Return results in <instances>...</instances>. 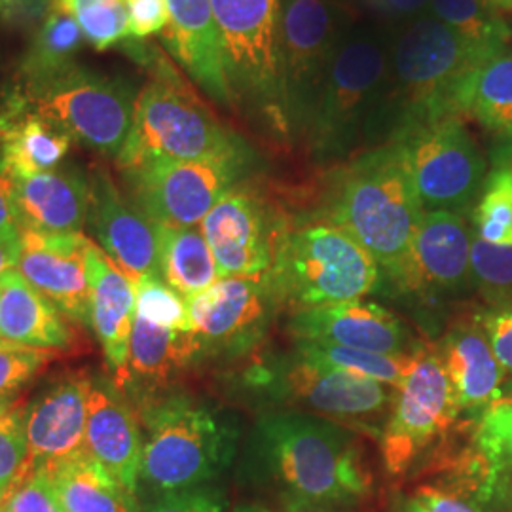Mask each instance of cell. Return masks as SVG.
I'll return each instance as SVG.
<instances>
[{
	"mask_svg": "<svg viewBox=\"0 0 512 512\" xmlns=\"http://www.w3.org/2000/svg\"><path fill=\"white\" fill-rule=\"evenodd\" d=\"M486 61L433 16L406 23L393 35L384 99L374 124H385L395 141L410 129L465 116L469 84Z\"/></svg>",
	"mask_w": 512,
	"mask_h": 512,
	"instance_id": "1",
	"label": "cell"
},
{
	"mask_svg": "<svg viewBox=\"0 0 512 512\" xmlns=\"http://www.w3.org/2000/svg\"><path fill=\"white\" fill-rule=\"evenodd\" d=\"M421 207L403 141L361 156L340 179L329 222L361 243L378 266L406 287Z\"/></svg>",
	"mask_w": 512,
	"mask_h": 512,
	"instance_id": "2",
	"label": "cell"
},
{
	"mask_svg": "<svg viewBox=\"0 0 512 512\" xmlns=\"http://www.w3.org/2000/svg\"><path fill=\"white\" fill-rule=\"evenodd\" d=\"M258 458L283 488L334 507H349L370 492V475L353 435L311 414H275L258 425Z\"/></svg>",
	"mask_w": 512,
	"mask_h": 512,
	"instance_id": "3",
	"label": "cell"
},
{
	"mask_svg": "<svg viewBox=\"0 0 512 512\" xmlns=\"http://www.w3.org/2000/svg\"><path fill=\"white\" fill-rule=\"evenodd\" d=\"M147 429L139 484L152 494L205 486L232 456L230 429L188 395L148 399L141 408Z\"/></svg>",
	"mask_w": 512,
	"mask_h": 512,
	"instance_id": "4",
	"label": "cell"
},
{
	"mask_svg": "<svg viewBox=\"0 0 512 512\" xmlns=\"http://www.w3.org/2000/svg\"><path fill=\"white\" fill-rule=\"evenodd\" d=\"M245 147L160 59L156 80L137 95L128 139L116 164L124 171L154 160H205Z\"/></svg>",
	"mask_w": 512,
	"mask_h": 512,
	"instance_id": "5",
	"label": "cell"
},
{
	"mask_svg": "<svg viewBox=\"0 0 512 512\" xmlns=\"http://www.w3.org/2000/svg\"><path fill=\"white\" fill-rule=\"evenodd\" d=\"M283 0H211L234 103L255 110L279 135H289L283 67Z\"/></svg>",
	"mask_w": 512,
	"mask_h": 512,
	"instance_id": "6",
	"label": "cell"
},
{
	"mask_svg": "<svg viewBox=\"0 0 512 512\" xmlns=\"http://www.w3.org/2000/svg\"><path fill=\"white\" fill-rule=\"evenodd\" d=\"M378 275L374 256L348 232L332 222H313L289 230L272 277L283 302L302 311L361 300Z\"/></svg>",
	"mask_w": 512,
	"mask_h": 512,
	"instance_id": "7",
	"label": "cell"
},
{
	"mask_svg": "<svg viewBox=\"0 0 512 512\" xmlns=\"http://www.w3.org/2000/svg\"><path fill=\"white\" fill-rule=\"evenodd\" d=\"M393 35L378 21H355L340 40L311 116V135L325 150L344 148L384 99Z\"/></svg>",
	"mask_w": 512,
	"mask_h": 512,
	"instance_id": "8",
	"label": "cell"
},
{
	"mask_svg": "<svg viewBox=\"0 0 512 512\" xmlns=\"http://www.w3.org/2000/svg\"><path fill=\"white\" fill-rule=\"evenodd\" d=\"M27 109L37 112L74 141L118 158L128 139L137 92L126 78L93 73L82 65L35 86H12Z\"/></svg>",
	"mask_w": 512,
	"mask_h": 512,
	"instance_id": "9",
	"label": "cell"
},
{
	"mask_svg": "<svg viewBox=\"0 0 512 512\" xmlns=\"http://www.w3.org/2000/svg\"><path fill=\"white\" fill-rule=\"evenodd\" d=\"M251 167L245 147L205 160H154L124 169L131 202L162 226L202 224L220 198L238 186Z\"/></svg>",
	"mask_w": 512,
	"mask_h": 512,
	"instance_id": "10",
	"label": "cell"
},
{
	"mask_svg": "<svg viewBox=\"0 0 512 512\" xmlns=\"http://www.w3.org/2000/svg\"><path fill=\"white\" fill-rule=\"evenodd\" d=\"M353 23L351 0L281 2V67L291 131L310 128L332 57Z\"/></svg>",
	"mask_w": 512,
	"mask_h": 512,
	"instance_id": "11",
	"label": "cell"
},
{
	"mask_svg": "<svg viewBox=\"0 0 512 512\" xmlns=\"http://www.w3.org/2000/svg\"><path fill=\"white\" fill-rule=\"evenodd\" d=\"M425 213L467 211L486 181V160L459 116L410 129L403 137Z\"/></svg>",
	"mask_w": 512,
	"mask_h": 512,
	"instance_id": "12",
	"label": "cell"
},
{
	"mask_svg": "<svg viewBox=\"0 0 512 512\" xmlns=\"http://www.w3.org/2000/svg\"><path fill=\"white\" fill-rule=\"evenodd\" d=\"M200 228L215 256L219 277L274 274L291 230L274 205L245 183L228 190Z\"/></svg>",
	"mask_w": 512,
	"mask_h": 512,
	"instance_id": "13",
	"label": "cell"
},
{
	"mask_svg": "<svg viewBox=\"0 0 512 512\" xmlns=\"http://www.w3.org/2000/svg\"><path fill=\"white\" fill-rule=\"evenodd\" d=\"M382 433L385 469L403 475L435 440L446 437L461 414L454 387L435 351H420Z\"/></svg>",
	"mask_w": 512,
	"mask_h": 512,
	"instance_id": "14",
	"label": "cell"
},
{
	"mask_svg": "<svg viewBox=\"0 0 512 512\" xmlns=\"http://www.w3.org/2000/svg\"><path fill=\"white\" fill-rule=\"evenodd\" d=\"M279 302L283 298L272 275L220 277L186 300L190 330L202 351L247 348L266 329Z\"/></svg>",
	"mask_w": 512,
	"mask_h": 512,
	"instance_id": "15",
	"label": "cell"
},
{
	"mask_svg": "<svg viewBox=\"0 0 512 512\" xmlns=\"http://www.w3.org/2000/svg\"><path fill=\"white\" fill-rule=\"evenodd\" d=\"M88 222L99 247L135 289L147 279H162L156 224L122 196L105 167L90 175Z\"/></svg>",
	"mask_w": 512,
	"mask_h": 512,
	"instance_id": "16",
	"label": "cell"
},
{
	"mask_svg": "<svg viewBox=\"0 0 512 512\" xmlns=\"http://www.w3.org/2000/svg\"><path fill=\"white\" fill-rule=\"evenodd\" d=\"M18 270L57 310L78 325H92L86 253L90 239L76 234L21 230Z\"/></svg>",
	"mask_w": 512,
	"mask_h": 512,
	"instance_id": "17",
	"label": "cell"
},
{
	"mask_svg": "<svg viewBox=\"0 0 512 512\" xmlns=\"http://www.w3.org/2000/svg\"><path fill=\"white\" fill-rule=\"evenodd\" d=\"M277 393L289 403L338 420H366L384 414L393 403L389 385L319 365L294 353L272 378Z\"/></svg>",
	"mask_w": 512,
	"mask_h": 512,
	"instance_id": "18",
	"label": "cell"
},
{
	"mask_svg": "<svg viewBox=\"0 0 512 512\" xmlns=\"http://www.w3.org/2000/svg\"><path fill=\"white\" fill-rule=\"evenodd\" d=\"M93 378L73 372L48 385L23 412L29 465L48 469L86 450Z\"/></svg>",
	"mask_w": 512,
	"mask_h": 512,
	"instance_id": "19",
	"label": "cell"
},
{
	"mask_svg": "<svg viewBox=\"0 0 512 512\" xmlns=\"http://www.w3.org/2000/svg\"><path fill=\"white\" fill-rule=\"evenodd\" d=\"M145 439L124 391L107 378H93L86 452L118 486L137 494Z\"/></svg>",
	"mask_w": 512,
	"mask_h": 512,
	"instance_id": "20",
	"label": "cell"
},
{
	"mask_svg": "<svg viewBox=\"0 0 512 512\" xmlns=\"http://www.w3.org/2000/svg\"><path fill=\"white\" fill-rule=\"evenodd\" d=\"M296 340L329 342L374 353H410L401 321L378 304L355 300L338 306L298 311L293 317Z\"/></svg>",
	"mask_w": 512,
	"mask_h": 512,
	"instance_id": "21",
	"label": "cell"
},
{
	"mask_svg": "<svg viewBox=\"0 0 512 512\" xmlns=\"http://www.w3.org/2000/svg\"><path fill=\"white\" fill-rule=\"evenodd\" d=\"M19 232H82L90 213V175L76 165L12 179Z\"/></svg>",
	"mask_w": 512,
	"mask_h": 512,
	"instance_id": "22",
	"label": "cell"
},
{
	"mask_svg": "<svg viewBox=\"0 0 512 512\" xmlns=\"http://www.w3.org/2000/svg\"><path fill=\"white\" fill-rule=\"evenodd\" d=\"M167 4L169 23L164 31L167 50L200 90L222 107H232L234 97L224 71L211 0H167Z\"/></svg>",
	"mask_w": 512,
	"mask_h": 512,
	"instance_id": "23",
	"label": "cell"
},
{
	"mask_svg": "<svg viewBox=\"0 0 512 512\" xmlns=\"http://www.w3.org/2000/svg\"><path fill=\"white\" fill-rule=\"evenodd\" d=\"M92 327L107 359L114 384L122 391L128 384L129 342L135 319V285L90 241L88 253Z\"/></svg>",
	"mask_w": 512,
	"mask_h": 512,
	"instance_id": "24",
	"label": "cell"
},
{
	"mask_svg": "<svg viewBox=\"0 0 512 512\" xmlns=\"http://www.w3.org/2000/svg\"><path fill=\"white\" fill-rule=\"evenodd\" d=\"M473 238L475 232L461 213H423L410 249L406 287H463L471 279Z\"/></svg>",
	"mask_w": 512,
	"mask_h": 512,
	"instance_id": "25",
	"label": "cell"
},
{
	"mask_svg": "<svg viewBox=\"0 0 512 512\" xmlns=\"http://www.w3.org/2000/svg\"><path fill=\"white\" fill-rule=\"evenodd\" d=\"M0 340L59 351L73 346L74 334L61 311L14 268L0 279Z\"/></svg>",
	"mask_w": 512,
	"mask_h": 512,
	"instance_id": "26",
	"label": "cell"
},
{
	"mask_svg": "<svg viewBox=\"0 0 512 512\" xmlns=\"http://www.w3.org/2000/svg\"><path fill=\"white\" fill-rule=\"evenodd\" d=\"M459 408L478 412L503 397L505 370L497 363L486 332L475 321L452 330L439 353Z\"/></svg>",
	"mask_w": 512,
	"mask_h": 512,
	"instance_id": "27",
	"label": "cell"
},
{
	"mask_svg": "<svg viewBox=\"0 0 512 512\" xmlns=\"http://www.w3.org/2000/svg\"><path fill=\"white\" fill-rule=\"evenodd\" d=\"M202 351L194 332L169 330L141 317L133 319L129 342L128 385L156 391L190 365ZM124 387V389H126Z\"/></svg>",
	"mask_w": 512,
	"mask_h": 512,
	"instance_id": "28",
	"label": "cell"
},
{
	"mask_svg": "<svg viewBox=\"0 0 512 512\" xmlns=\"http://www.w3.org/2000/svg\"><path fill=\"white\" fill-rule=\"evenodd\" d=\"M465 114L497 141V164L512 160V46L476 71L465 95Z\"/></svg>",
	"mask_w": 512,
	"mask_h": 512,
	"instance_id": "29",
	"label": "cell"
},
{
	"mask_svg": "<svg viewBox=\"0 0 512 512\" xmlns=\"http://www.w3.org/2000/svg\"><path fill=\"white\" fill-rule=\"evenodd\" d=\"M73 145V137L37 112H25L0 131L2 162L12 179L54 171Z\"/></svg>",
	"mask_w": 512,
	"mask_h": 512,
	"instance_id": "30",
	"label": "cell"
},
{
	"mask_svg": "<svg viewBox=\"0 0 512 512\" xmlns=\"http://www.w3.org/2000/svg\"><path fill=\"white\" fill-rule=\"evenodd\" d=\"M46 471L67 512H126L137 499L84 450Z\"/></svg>",
	"mask_w": 512,
	"mask_h": 512,
	"instance_id": "31",
	"label": "cell"
},
{
	"mask_svg": "<svg viewBox=\"0 0 512 512\" xmlns=\"http://www.w3.org/2000/svg\"><path fill=\"white\" fill-rule=\"evenodd\" d=\"M160 277L184 300L202 293L219 277L202 228H177L156 224Z\"/></svg>",
	"mask_w": 512,
	"mask_h": 512,
	"instance_id": "32",
	"label": "cell"
},
{
	"mask_svg": "<svg viewBox=\"0 0 512 512\" xmlns=\"http://www.w3.org/2000/svg\"><path fill=\"white\" fill-rule=\"evenodd\" d=\"M86 38L69 12L59 4L33 29L29 46L21 55L14 84L19 88L46 82L76 65V55Z\"/></svg>",
	"mask_w": 512,
	"mask_h": 512,
	"instance_id": "33",
	"label": "cell"
},
{
	"mask_svg": "<svg viewBox=\"0 0 512 512\" xmlns=\"http://www.w3.org/2000/svg\"><path fill=\"white\" fill-rule=\"evenodd\" d=\"M418 353L420 351L389 355V353L342 348L329 342H308V340H298L296 344V355L302 359L389 385L395 391L403 387L404 380L416 365Z\"/></svg>",
	"mask_w": 512,
	"mask_h": 512,
	"instance_id": "34",
	"label": "cell"
},
{
	"mask_svg": "<svg viewBox=\"0 0 512 512\" xmlns=\"http://www.w3.org/2000/svg\"><path fill=\"white\" fill-rule=\"evenodd\" d=\"M427 16L448 25L488 59L511 42L509 23L486 0H431Z\"/></svg>",
	"mask_w": 512,
	"mask_h": 512,
	"instance_id": "35",
	"label": "cell"
},
{
	"mask_svg": "<svg viewBox=\"0 0 512 512\" xmlns=\"http://www.w3.org/2000/svg\"><path fill=\"white\" fill-rule=\"evenodd\" d=\"M476 236L494 245H512V160L495 164L473 209Z\"/></svg>",
	"mask_w": 512,
	"mask_h": 512,
	"instance_id": "36",
	"label": "cell"
},
{
	"mask_svg": "<svg viewBox=\"0 0 512 512\" xmlns=\"http://www.w3.org/2000/svg\"><path fill=\"white\" fill-rule=\"evenodd\" d=\"M57 4L73 16L86 42L99 52L131 37L126 0H57Z\"/></svg>",
	"mask_w": 512,
	"mask_h": 512,
	"instance_id": "37",
	"label": "cell"
},
{
	"mask_svg": "<svg viewBox=\"0 0 512 512\" xmlns=\"http://www.w3.org/2000/svg\"><path fill=\"white\" fill-rule=\"evenodd\" d=\"M29 467L23 412L14 399H4L0 401V495L10 494Z\"/></svg>",
	"mask_w": 512,
	"mask_h": 512,
	"instance_id": "38",
	"label": "cell"
},
{
	"mask_svg": "<svg viewBox=\"0 0 512 512\" xmlns=\"http://www.w3.org/2000/svg\"><path fill=\"white\" fill-rule=\"evenodd\" d=\"M135 317L169 330H190L186 300L164 279H147L135 289Z\"/></svg>",
	"mask_w": 512,
	"mask_h": 512,
	"instance_id": "39",
	"label": "cell"
},
{
	"mask_svg": "<svg viewBox=\"0 0 512 512\" xmlns=\"http://www.w3.org/2000/svg\"><path fill=\"white\" fill-rule=\"evenodd\" d=\"M471 275L495 300L512 293V245H494L475 234L471 247Z\"/></svg>",
	"mask_w": 512,
	"mask_h": 512,
	"instance_id": "40",
	"label": "cell"
},
{
	"mask_svg": "<svg viewBox=\"0 0 512 512\" xmlns=\"http://www.w3.org/2000/svg\"><path fill=\"white\" fill-rule=\"evenodd\" d=\"M0 512H67L46 471L33 469L4 497Z\"/></svg>",
	"mask_w": 512,
	"mask_h": 512,
	"instance_id": "41",
	"label": "cell"
},
{
	"mask_svg": "<svg viewBox=\"0 0 512 512\" xmlns=\"http://www.w3.org/2000/svg\"><path fill=\"white\" fill-rule=\"evenodd\" d=\"M55 351L0 344V401L12 399L40 368L52 361Z\"/></svg>",
	"mask_w": 512,
	"mask_h": 512,
	"instance_id": "42",
	"label": "cell"
},
{
	"mask_svg": "<svg viewBox=\"0 0 512 512\" xmlns=\"http://www.w3.org/2000/svg\"><path fill=\"white\" fill-rule=\"evenodd\" d=\"M143 512H224V497L219 490L205 484L188 490L154 494L143 507Z\"/></svg>",
	"mask_w": 512,
	"mask_h": 512,
	"instance_id": "43",
	"label": "cell"
},
{
	"mask_svg": "<svg viewBox=\"0 0 512 512\" xmlns=\"http://www.w3.org/2000/svg\"><path fill=\"white\" fill-rule=\"evenodd\" d=\"M478 323L486 332L497 363L512 374V304H499L486 311Z\"/></svg>",
	"mask_w": 512,
	"mask_h": 512,
	"instance_id": "44",
	"label": "cell"
},
{
	"mask_svg": "<svg viewBox=\"0 0 512 512\" xmlns=\"http://www.w3.org/2000/svg\"><path fill=\"white\" fill-rule=\"evenodd\" d=\"M129 35L137 40L164 33L169 23L167 0H126Z\"/></svg>",
	"mask_w": 512,
	"mask_h": 512,
	"instance_id": "45",
	"label": "cell"
},
{
	"mask_svg": "<svg viewBox=\"0 0 512 512\" xmlns=\"http://www.w3.org/2000/svg\"><path fill=\"white\" fill-rule=\"evenodd\" d=\"M382 25H406L429 14L431 0H355Z\"/></svg>",
	"mask_w": 512,
	"mask_h": 512,
	"instance_id": "46",
	"label": "cell"
},
{
	"mask_svg": "<svg viewBox=\"0 0 512 512\" xmlns=\"http://www.w3.org/2000/svg\"><path fill=\"white\" fill-rule=\"evenodd\" d=\"M57 0H0V23L10 29H37Z\"/></svg>",
	"mask_w": 512,
	"mask_h": 512,
	"instance_id": "47",
	"label": "cell"
},
{
	"mask_svg": "<svg viewBox=\"0 0 512 512\" xmlns=\"http://www.w3.org/2000/svg\"><path fill=\"white\" fill-rule=\"evenodd\" d=\"M403 512H482L480 507L444 488H420L416 495L404 505Z\"/></svg>",
	"mask_w": 512,
	"mask_h": 512,
	"instance_id": "48",
	"label": "cell"
},
{
	"mask_svg": "<svg viewBox=\"0 0 512 512\" xmlns=\"http://www.w3.org/2000/svg\"><path fill=\"white\" fill-rule=\"evenodd\" d=\"M0 238H21L16 205H14V183L4 167L2 154H0Z\"/></svg>",
	"mask_w": 512,
	"mask_h": 512,
	"instance_id": "49",
	"label": "cell"
},
{
	"mask_svg": "<svg viewBox=\"0 0 512 512\" xmlns=\"http://www.w3.org/2000/svg\"><path fill=\"white\" fill-rule=\"evenodd\" d=\"M283 512H342L334 505L317 503L293 494H283Z\"/></svg>",
	"mask_w": 512,
	"mask_h": 512,
	"instance_id": "50",
	"label": "cell"
},
{
	"mask_svg": "<svg viewBox=\"0 0 512 512\" xmlns=\"http://www.w3.org/2000/svg\"><path fill=\"white\" fill-rule=\"evenodd\" d=\"M19 255H21V238H0V279L6 272L18 266Z\"/></svg>",
	"mask_w": 512,
	"mask_h": 512,
	"instance_id": "51",
	"label": "cell"
},
{
	"mask_svg": "<svg viewBox=\"0 0 512 512\" xmlns=\"http://www.w3.org/2000/svg\"><path fill=\"white\" fill-rule=\"evenodd\" d=\"M234 512H275L270 505L260 503V501H253V503H241L238 505Z\"/></svg>",
	"mask_w": 512,
	"mask_h": 512,
	"instance_id": "52",
	"label": "cell"
},
{
	"mask_svg": "<svg viewBox=\"0 0 512 512\" xmlns=\"http://www.w3.org/2000/svg\"><path fill=\"white\" fill-rule=\"evenodd\" d=\"M497 12H512V0H486Z\"/></svg>",
	"mask_w": 512,
	"mask_h": 512,
	"instance_id": "53",
	"label": "cell"
},
{
	"mask_svg": "<svg viewBox=\"0 0 512 512\" xmlns=\"http://www.w3.org/2000/svg\"><path fill=\"white\" fill-rule=\"evenodd\" d=\"M126 512H143V507H141V503H139V499H135L131 505L128 507V511Z\"/></svg>",
	"mask_w": 512,
	"mask_h": 512,
	"instance_id": "54",
	"label": "cell"
},
{
	"mask_svg": "<svg viewBox=\"0 0 512 512\" xmlns=\"http://www.w3.org/2000/svg\"><path fill=\"white\" fill-rule=\"evenodd\" d=\"M505 494L511 495V503H512V480L509 482V486H507V490H505ZM503 494V495H505Z\"/></svg>",
	"mask_w": 512,
	"mask_h": 512,
	"instance_id": "55",
	"label": "cell"
},
{
	"mask_svg": "<svg viewBox=\"0 0 512 512\" xmlns=\"http://www.w3.org/2000/svg\"><path fill=\"white\" fill-rule=\"evenodd\" d=\"M2 501H4V495H0V507H2Z\"/></svg>",
	"mask_w": 512,
	"mask_h": 512,
	"instance_id": "56",
	"label": "cell"
},
{
	"mask_svg": "<svg viewBox=\"0 0 512 512\" xmlns=\"http://www.w3.org/2000/svg\"><path fill=\"white\" fill-rule=\"evenodd\" d=\"M0 344H4V342H2V340H0Z\"/></svg>",
	"mask_w": 512,
	"mask_h": 512,
	"instance_id": "57",
	"label": "cell"
}]
</instances>
